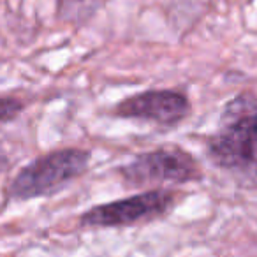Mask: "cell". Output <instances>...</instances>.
Segmentation results:
<instances>
[{"label": "cell", "instance_id": "cell-1", "mask_svg": "<svg viewBox=\"0 0 257 257\" xmlns=\"http://www.w3.org/2000/svg\"><path fill=\"white\" fill-rule=\"evenodd\" d=\"M206 152L217 168L257 182V97L239 93L225 104Z\"/></svg>", "mask_w": 257, "mask_h": 257}, {"label": "cell", "instance_id": "cell-2", "mask_svg": "<svg viewBox=\"0 0 257 257\" xmlns=\"http://www.w3.org/2000/svg\"><path fill=\"white\" fill-rule=\"evenodd\" d=\"M92 154L83 148L51 150L23 166L9 182V201H30L48 197L64 190L71 182L78 180L90 166Z\"/></svg>", "mask_w": 257, "mask_h": 257}, {"label": "cell", "instance_id": "cell-3", "mask_svg": "<svg viewBox=\"0 0 257 257\" xmlns=\"http://www.w3.org/2000/svg\"><path fill=\"white\" fill-rule=\"evenodd\" d=\"M118 175L128 187L154 189L157 185L199 182L203 178L196 157L180 147H159L136 155L131 162L118 168Z\"/></svg>", "mask_w": 257, "mask_h": 257}, {"label": "cell", "instance_id": "cell-4", "mask_svg": "<svg viewBox=\"0 0 257 257\" xmlns=\"http://www.w3.org/2000/svg\"><path fill=\"white\" fill-rule=\"evenodd\" d=\"M176 192L164 187L150 189L147 192L134 194L123 199L95 204L83 211L79 217L81 227H131L157 220L168 215L176 204Z\"/></svg>", "mask_w": 257, "mask_h": 257}, {"label": "cell", "instance_id": "cell-5", "mask_svg": "<svg viewBox=\"0 0 257 257\" xmlns=\"http://www.w3.org/2000/svg\"><path fill=\"white\" fill-rule=\"evenodd\" d=\"M192 111L187 93L180 90L161 88L134 93L114 106L113 114L127 120H141L161 127H175L182 123Z\"/></svg>", "mask_w": 257, "mask_h": 257}, {"label": "cell", "instance_id": "cell-6", "mask_svg": "<svg viewBox=\"0 0 257 257\" xmlns=\"http://www.w3.org/2000/svg\"><path fill=\"white\" fill-rule=\"evenodd\" d=\"M27 104L20 97L13 95H0V123L13 121L25 111Z\"/></svg>", "mask_w": 257, "mask_h": 257}, {"label": "cell", "instance_id": "cell-7", "mask_svg": "<svg viewBox=\"0 0 257 257\" xmlns=\"http://www.w3.org/2000/svg\"><path fill=\"white\" fill-rule=\"evenodd\" d=\"M8 164H9V157H8V154H6L2 143H0V175H2V171H6Z\"/></svg>", "mask_w": 257, "mask_h": 257}]
</instances>
